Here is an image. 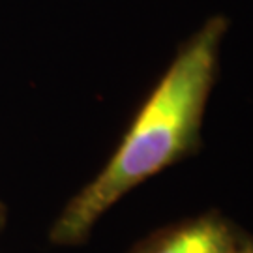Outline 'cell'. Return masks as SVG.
I'll list each match as a JSON object with an SVG mask.
<instances>
[{"label":"cell","mask_w":253,"mask_h":253,"mask_svg":"<svg viewBox=\"0 0 253 253\" xmlns=\"http://www.w3.org/2000/svg\"><path fill=\"white\" fill-rule=\"evenodd\" d=\"M227 28L225 17H210L180 47L111 160L54 221V244L84 242L101 216L124 195L199 150L203 118L217 79Z\"/></svg>","instance_id":"6da1fadb"},{"label":"cell","mask_w":253,"mask_h":253,"mask_svg":"<svg viewBox=\"0 0 253 253\" xmlns=\"http://www.w3.org/2000/svg\"><path fill=\"white\" fill-rule=\"evenodd\" d=\"M242 233L219 210H208L154 233L131 253H235Z\"/></svg>","instance_id":"7a4b0ae2"},{"label":"cell","mask_w":253,"mask_h":253,"mask_svg":"<svg viewBox=\"0 0 253 253\" xmlns=\"http://www.w3.org/2000/svg\"><path fill=\"white\" fill-rule=\"evenodd\" d=\"M235 253H253V236L248 235V233H242L240 236V242H238V248H236Z\"/></svg>","instance_id":"3957f363"}]
</instances>
